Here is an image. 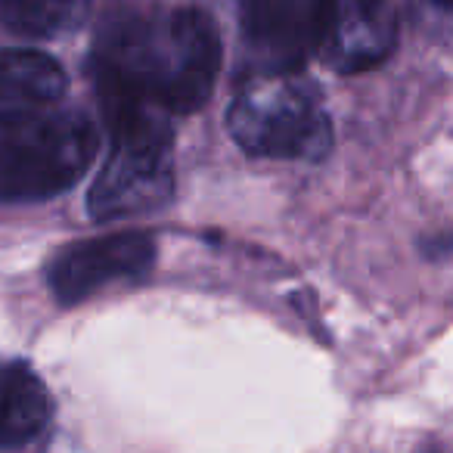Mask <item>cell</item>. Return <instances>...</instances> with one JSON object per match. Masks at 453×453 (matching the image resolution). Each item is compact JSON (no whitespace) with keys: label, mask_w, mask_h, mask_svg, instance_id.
Wrapping results in <instances>:
<instances>
[{"label":"cell","mask_w":453,"mask_h":453,"mask_svg":"<svg viewBox=\"0 0 453 453\" xmlns=\"http://www.w3.org/2000/svg\"><path fill=\"white\" fill-rule=\"evenodd\" d=\"M220 72V38L199 10L131 16L100 41L94 81L103 106L137 103L189 115L211 96Z\"/></svg>","instance_id":"1"},{"label":"cell","mask_w":453,"mask_h":453,"mask_svg":"<svg viewBox=\"0 0 453 453\" xmlns=\"http://www.w3.org/2000/svg\"><path fill=\"white\" fill-rule=\"evenodd\" d=\"M50 419L53 397L44 379L22 360L0 364V447L32 444Z\"/></svg>","instance_id":"9"},{"label":"cell","mask_w":453,"mask_h":453,"mask_svg":"<svg viewBox=\"0 0 453 453\" xmlns=\"http://www.w3.org/2000/svg\"><path fill=\"white\" fill-rule=\"evenodd\" d=\"M112 131L109 158L88 196L94 220H119L168 205L174 196V131L162 109L103 106Z\"/></svg>","instance_id":"2"},{"label":"cell","mask_w":453,"mask_h":453,"mask_svg":"<svg viewBox=\"0 0 453 453\" xmlns=\"http://www.w3.org/2000/svg\"><path fill=\"white\" fill-rule=\"evenodd\" d=\"M65 94V72L38 50H0V127L53 109Z\"/></svg>","instance_id":"8"},{"label":"cell","mask_w":453,"mask_h":453,"mask_svg":"<svg viewBox=\"0 0 453 453\" xmlns=\"http://www.w3.org/2000/svg\"><path fill=\"white\" fill-rule=\"evenodd\" d=\"M90 0H0V26L22 38H57L75 28Z\"/></svg>","instance_id":"10"},{"label":"cell","mask_w":453,"mask_h":453,"mask_svg":"<svg viewBox=\"0 0 453 453\" xmlns=\"http://www.w3.org/2000/svg\"><path fill=\"white\" fill-rule=\"evenodd\" d=\"M156 267V242L146 234H112L63 249L47 271L53 296L78 304L112 283H137Z\"/></svg>","instance_id":"5"},{"label":"cell","mask_w":453,"mask_h":453,"mask_svg":"<svg viewBox=\"0 0 453 453\" xmlns=\"http://www.w3.org/2000/svg\"><path fill=\"white\" fill-rule=\"evenodd\" d=\"M395 35V0H333L317 53L339 72H364L388 57Z\"/></svg>","instance_id":"7"},{"label":"cell","mask_w":453,"mask_h":453,"mask_svg":"<svg viewBox=\"0 0 453 453\" xmlns=\"http://www.w3.org/2000/svg\"><path fill=\"white\" fill-rule=\"evenodd\" d=\"M333 0H242V38L258 72H296L317 53Z\"/></svg>","instance_id":"6"},{"label":"cell","mask_w":453,"mask_h":453,"mask_svg":"<svg viewBox=\"0 0 453 453\" xmlns=\"http://www.w3.org/2000/svg\"><path fill=\"white\" fill-rule=\"evenodd\" d=\"M230 137L261 158L320 162L333 150V121L320 94L296 72H255L226 112Z\"/></svg>","instance_id":"3"},{"label":"cell","mask_w":453,"mask_h":453,"mask_svg":"<svg viewBox=\"0 0 453 453\" xmlns=\"http://www.w3.org/2000/svg\"><path fill=\"white\" fill-rule=\"evenodd\" d=\"M96 156L81 112H47L0 127V202H41L75 187Z\"/></svg>","instance_id":"4"},{"label":"cell","mask_w":453,"mask_h":453,"mask_svg":"<svg viewBox=\"0 0 453 453\" xmlns=\"http://www.w3.org/2000/svg\"><path fill=\"white\" fill-rule=\"evenodd\" d=\"M432 4H438V7H453V0H432Z\"/></svg>","instance_id":"11"}]
</instances>
